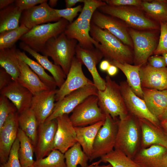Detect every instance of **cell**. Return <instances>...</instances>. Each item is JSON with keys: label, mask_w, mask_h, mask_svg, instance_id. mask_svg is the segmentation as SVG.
I'll list each match as a JSON object with an SVG mask.
<instances>
[{"label": "cell", "mask_w": 167, "mask_h": 167, "mask_svg": "<svg viewBox=\"0 0 167 167\" xmlns=\"http://www.w3.org/2000/svg\"><path fill=\"white\" fill-rule=\"evenodd\" d=\"M47 0H16L15 4L22 11L29 9L38 4L47 2Z\"/></svg>", "instance_id": "obj_46"}, {"label": "cell", "mask_w": 167, "mask_h": 167, "mask_svg": "<svg viewBox=\"0 0 167 167\" xmlns=\"http://www.w3.org/2000/svg\"><path fill=\"white\" fill-rule=\"evenodd\" d=\"M47 2L23 11L20 25L23 24L30 30L37 25L59 20L61 18L58 17L55 9L51 7Z\"/></svg>", "instance_id": "obj_14"}, {"label": "cell", "mask_w": 167, "mask_h": 167, "mask_svg": "<svg viewBox=\"0 0 167 167\" xmlns=\"http://www.w3.org/2000/svg\"><path fill=\"white\" fill-rule=\"evenodd\" d=\"M118 72V68L115 65L111 64L107 72L108 75L111 76H113L115 75Z\"/></svg>", "instance_id": "obj_50"}, {"label": "cell", "mask_w": 167, "mask_h": 167, "mask_svg": "<svg viewBox=\"0 0 167 167\" xmlns=\"http://www.w3.org/2000/svg\"><path fill=\"white\" fill-rule=\"evenodd\" d=\"M77 42L68 38L63 32L49 40L41 53L51 57L54 64L60 66L67 75L75 56Z\"/></svg>", "instance_id": "obj_3"}, {"label": "cell", "mask_w": 167, "mask_h": 167, "mask_svg": "<svg viewBox=\"0 0 167 167\" xmlns=\"http://www.w3.org/2000/svg\"><path fill=\"white\" fill-rule=\"evenodd\" d=\"M111 64L109 61L106 59L103 60L100 63V69L102 71H107Z\"/></svg>", "instance_id": "obj_49"}, {"label": "cell", "mask_w": 167, "mask_h": 167, "mask_svg": "<svg viewBox=\"0 0 167 167\" xmlns=\"http://www.w3.org/2000/svg\"><path fill=\"white\" fill-rule=\"evenodd\" d=\"M160 35L159 42L153 54L158 55L167 53V22H160Z\"/></svg>", "instance_id": "obj_43"}, {"label": "cell", "mask_w": 167, "mask_h": 167, "mask_svg": "<svg viewBox=\"0 0 167 167\" xmlns=\"http://www.w3.org/2000/svg\"><path fill=\"white\" fill-rule=\"evenodd\" d=\"M18 114H10L0 129V165L7 161L12 147L17 137L19 128Z\"/></svg>", "instance_id": "obj_16"}, {"label": "cell", "mask_w": 167, "mask_h": 167, "mask_svg": "<svg viewBox=\"0 0 167 167\" xmlns=\"http://www.w3.org/2000/svg\"><path fill=\"white\" fill-rule=\"evenodd\" d=\"M19 46L24 51L32 55L38 62L51 74L59 88L61 86L66 78V75L60 66L53 63L49 60L48 57L40 54L22 42L19 43Z\"/></svg>", "instance_id": "obj_27"}, {"label": "cell", "mask_w": 167, "mask_h": 167, "mask_svg": "<svg viewBox=\"0 0 167 167\" xmlns=\"http://www.w3.org/2000/svg\"><path fill=\"white\" fill-rule=\"evenodd\" d=\"M57 128L56 119L39 125L36 142L34 147L36 160L47 156L54 149Z\"/></svg>", "instance_id": "obj_15"}, {"label": "cell", "mask_w": 167, "mask_h": 167, "mask_svg": "<svg viewBox=\"0 0 167 167\" xmlns=\"http://www.w3.org/2000/svg\"><path fill=\"white\" fill-rule=\"evenodd\" d=\"M84 5L78 19L91 21L94 12L100 7L106 4L100 0H84Z\"/></svg>", "instance_id": "obj_40"}, {"label": "cell", "mask_w": 167, "mask_h": 167, "mask_svg": "<svg viewBox=\"0 0 167 167\" xmlns=\"http://www.w3.org/2000/svg\"><path fill=\"white\" fill-rule=\"evenodd\" d=\"M82 8L81 5H79L71 8H66L62 9H55V11L59 18H64L67 20L69 23H71L73 22L74 19L77 15L78 13L81 12Z\"/></svg>", "instance_id": "obj_44"}, {"label": "cell", "mask_w": 167, "mask_h": 167, "mask_svg": "<svg viewBox=\"0 0 167 167\" xmlns=\"http://www.w3.org/2000/svg\"><path fill=\"white\" fill-rule=\"evenodd\" d=\"M103 125L99 130L93 146L90 162L109 153L114 148L118 131L117 121L107 114Z\"/></svg>", "instance_id": "obj_8"}, {"label": "cell", "mask_w": 167, "mask_h": 167, "mask_svg": "<svg viewBox=\"0 0 167 167\" xmlns=\"http://www.w3.org/2000/svg\"><path fill=\"white\" fill-rule=\"evenodd\" d=\"M165 1L166 2V3H167V0H165Z\"/></svg>", "instance_id": "obj_58"}, {"label": "cell", "mask_w": 167, "mask_h": 167, "mask_svg": "<svg viewBox=\"0 0 167 167\" xmlns=\"http://www.w3.org/2000/svg\"><path fill=\"white\" fill-rule=\"evenodd\" d=\"M99 161L108 163L113 167H140L133 159L122 151L115 149L101 157Z\"/></svg>", "instance_id": "obj_37"}, {"label": "cell", "mask_w": 167, "mask_h": 167, "mask_svg": "<svg viewBox=\"0 0 167 167\" xmlns=\"http://www.w3.org/2000/svg\"><path fill=\"white\" fill-rule=\"evenodd\" d=\"M164 58L166 66H167V53H165L162 54Z\"/></svg>", "instance_id": "obj_57"}, {"label": "cell", "mask_w": 167, "mask_h": 167, "mask_svg": "<svg viewBox=\"0 0 167 167\" xmlns=\"http://www.w3.org/2000/svg\"><path fill=\"white\" fill-rule=\"evenodd\" d=\"M21 11L15 3L0 11V33L15 29L19 27Z\"/></svg>", "instance_id": "obj_32"}, {"label": "cell", "mask_w": 167, "mask_h": 167, "mask_svg": "<svg viewBox=\"0 0 167 167\" xmlns=\"http://www.w3.org/2000/svg\"><path fill=\"white\" fill-rule=\"evenodd\" d=\"M100 12L116 17L132 28L141 30H158L160 26L146 17L139 7L115 6L106 4L99 7Z\"/></svg>", "instance_id": "obj_5"}, {"label": "cell", "mask_w": 167, "mask_h": 167, "mask_svg": "<svg viewBox=\"0 0 167 167\" xmlns=\"http://www.w3.org/2000/svg\"><path fill=\"white\" fill-rule=\"evenodd\" d=\"M128 32L134 48L133 63L135 65L146 63L156 49L157 38L149 31H139L130 28Z\"/></svg>", "instance_id": "obj_9"}, {"label": "cell", "mask_w": 167, "mask_h": 167, "mask_svg": "<svg viewBox=\"0 0 167 167\" xmlns=\"http://www.w3.org/2000/svg\"><path fill=\"white\" fill-rule=\"evenodd\" d=\"M67 167H88V156L80 145L76 143L64 153Z\"/></svg>", "instance_id": "obj_36"}, {"label": "cell", "mask_w": 167, "mask_h": 167, "mask_svg": "<svg viewBox=\"0 0 167 167\" xmlns=\"http://www.w3.org/2000/svg\"><path fill=\"white\" fill-rule=\"evenodd\" d=\"M118 19L97 10L93 13L91 22L101 29L107 30L124 44L133 48L126 25Z\"/></svg>", "instance_id": "obj_13"}, {"label": "cell", "mask_w": 167, "mask_h": 167, "mask_svg": "<svg viewBox=\"0 0 167 167\" xmlns=\"http://www.w3.org/2000/svg\"><path fill=\"white\" fill-rule=\"evenodd\" d=\"M90 34L98 42L95 47L101 52L105 59L110 62L115 61L121 63H133V54L130 47L108 31L91 22Z\"/></svg>", "instance_id": "obj_1"}, {"label": "cell", "mask_w": 167, "mask_h": 167, "mask_svg": "<svg viewBox=\"0 0 167 167\" xmlns=\"http://www.w3.org/2000/svg\"><path fill=\"white\" fill-rule=\"evenodd\" d=\"M148 61L149 64L152 66L156 68L166 67V65L162 56L155 55L150 56Z\"/></svg>", "instance_id": "obj_47"}, {"label": "cell", "mask_w": 167, "mask_h": 167, "mask_svg": "<svg viewBox=\"0 0 167 167\" xmlns=\"http://www.w3.org/2000/svg\"><path fill=\"white\" fill-rule=\"evenodd\" d=\"M105 87L103 90H98V104L103 112L109 115L114 120L124 118L128 114L119 85L108 75L105 77Z\"/></svg>", "instance_id": "obj_4"}, {"label": "cell", "mask_w": 167, "mask_h": 167, "mask_svg": "<svg viewBox=\"0 0 167 167\" xmlns=\"http://www.w3.org/2000/svg\"><path fill=\"white\" fill-rule=\"evenodd\" d=\"M57 128L54 149L64 153L77 142L75 127L68 114H64L56 118Z\"/></svg>", "instance_id": "obj_18"}, {"label": "cell", "mask_w": 167, "mask_h": 167, "mask_svg": "<svg viewBox=\"0 0 167 167\" xmlns=\"http://www.w3.org/2000/svg\"><path fill=\"white\" fill-rule=\"evenodd\" d=\"M154 20L167 22V3L165 0H143L139 7Z\"/></svg>", "instance_id": "obj_33"}, {"label": "cell", "mask_w": 167, "mask_h": 167, "mask_svg": "<svg viewBox=\"0 0 167 167\" xmlns=\"http://www.w3.org/2000/svg\"><path fill=\"white\" fill-rule=\"evenodd\" d=\"M142 88L143 99L148 109L158 118L167 109V90Z\"/></svg>", "instance_id": "obj_26"}, {"label": "cell", "mask_w": 167, "mask_h": 167, "mask_svg": "<svg viewBox=\"0 0 167 167\" xmlns=\"http://www.w3.org/2000/svg\"><path fill=\"white\" fill-rule=\"evenodd\" d=\"M83 64L75 56L66 80L61 86L57 89L55 97L56 102L61 101L66 96L75 90L87 86L94 84L93 81L84 74L82 68Z\"/></svg>", "instance_id": "obj_11"}, {"label": "cell", "mask_w": 167, "mask_h": 167, "mask_svg": "<svg viewBox=\"0 0 167 167\" xmlns=\"http://www.w3.org/2000/svg\"><path fill=\"white\" fill-rule=\"evenodd\" d=\"M118 131L114 149L133 159L141 149V133L139 118L129 113L116 120Z\"/></svg>", "instance_id": "obj_2"}, {"label": "cell", "mask_w": 167, "mask_h": 167, "mask_svg": "<svg viewBox=\"0 0 167 167\" xmlns=\"http://www.w3.org/2000/svg\"><path fill=\"white\" fill-rule=\"evenodd\" d=\"M106 115L100 108L96 95L90 96L73 110L70 120L74 127H82L105 120Z\"/></svg>", "instance_id": "obj_7"}, {"label": "cell", "mask_w": 167, "mask_h": 167, "mask_svg": "<svg viewBox=\"0 0 167 167\" xmlns=\"http://www.w3.org/2000/svg\"><path fill=\"white\" fill-rule=\"evenodd\" d=\"M15 45L13 47L0 49V65L11 77L17 81L20 74L18 58L16 53Z\"/></svg>", "instance_id": "obj_31"}, {"label": "cell", "mask_w": 167, "mask_h": 167, "mask_svg": "<svg viewBox=\"0 0 167 167\" xmlns=\"http://www.w3.org/2000/svg\"><path fill=\"white\" fill-rule=\"evenodd\" d=\"M18 121L19 128L30 139L34 147L39 125L34 113L30 108L25 110L18 114Z\"/></svg>", "instance_id": "obj_30"}, {"label": "cell", "mask_w": 167, "mask_h": 167, "mask_svg": "<svg viewBox=\"0 0 167 167\" xmlns=\"http://www.w3.org/2000/svg\"><path fill=\"white\" fill-rule=\"evenodd\" d=\"M58 1L57 0H50L48 2V4L51 7L53 8L56 6Z\"/></svg>", "instance_id": "obj_56"}, {"label": "cell", "mask_w": 167, "mask_h": 167, "mask_svg": "<svg viewBox=\"0 0 167 167\" xmlns=\"http://www.w3.org/2000/svg\"><path fill=\"white\" fill-rule=\"evenodd\" d=\"M34 167L33 166H30V167Z\"/></svg>", "instance_id": "obj_59"}, {"label": "cell", "mask_w": 167, "mask_h": 167, "mask_svg": "<svg viewBox=\"0 0 167 167\" xmlns=\"http://www.w3.org/2000/svg\"><path fill=\"white\" fill-rule=\"evenodd\" d=\"M166 148H167V147Z\"/></svg>", "instance_id": "obj_60"}, {"label": "cell", "mask_w": 167, "mask_h": 167, "mask_svg": "<svg viewBox=\"0 0 167 167\" xmlns=\"http://www.w3.org/2000/svg\"><path fill=\"white\" fill-rule=\"evenodd\" d=\"M11 101L6 97L0 96V129L2 128L9 115L17 112V109Z\"/></svg>", "instance_id": "obj_41"}, {"label": "cell", "mask_w": 167, "mask_h": 167, "mask_svg": "<svg viewBox=\"0 0 167 167\" xmlns=\"http://www.w3.org/2000/svg\"><path fill=\"white\" fill-rule=\"evenodd\" d=\"M18 58L20 74L17 82L19 84L28 90L33 95L43 91L51 89L41 80L26 63Z\"/></svg>", "instance_id": "obj_25"}, {"label": "cell", "mask_w": 167, "mask_h": 167, "mask_svg": "<svg viewBox=\"0 0 167 167\" xmlns=\"http://www.w3.org/2000/svg\"><path fill=\"white\" fill-rule=\"evenodd\" d=\"M109 5L115 6H132L139 7L142 1L140 0H103Z\"/></svg>", "instance_id": "obj_45"}, {"label": "cell", "mask_w": 167, "mask_h": 167, "mask_svg": "<svg viewBox=\"0 0 167 167\" xmlns=\"http://www.w3.org/2000/svg\"><path fill=\"white\" fill-rule=\"evenodd\" d=\"M133 160L140 167H167V149L158 145L141 148Z\"/></svg>", "instance_id": "obj_20"}, {"label": "cell", "mask_w": 167, "mask_h": 167, "mask_svg": "<svg viewBox=\"0 0 167 167\" xmlns=\"http://www.w3.org/2000/svg\"><path fill=\"white\" fill-rule=\"evenodd\" d=\"M91 20L77 18L66 27L64 33L69 38L76 40L78 44L84 49L94 48L98 44L91 36Z\"/></svg>", "instance_id": "obj_21"}, {"label": "cell", "mask_w": 167, "mask_h": 167, "mask_svg": "<svg viewBox=\"0 0 167 167\" xmlns=\"http://www.w3.org/2000/svg\"><path fill=\"white\" fill-rule=\"evenodd\" d=\"M17 137L20 143L18 155L21 167L32 166L35 161L33 160L35 152L33 145L28 137L19 128Z\"/></svg>", "instance_id": "obj_34"}, {"label": "cell", "mask_w": 167, "mask_h": 167, "mask_svg": "<svg viewBox=\"0 0 167 167\" xmlns=\"http://www.w3.org/2000/svg\"><path fill=\"white\" fill-rule=\"evenodd\" d=\"M142 88L167 90V67L156 68L147 62L140 69Z\"/></svg>", "instance_id": "obj_22"}, {"label": "cell", "mask_w": 167, "mask_h": 167, "mask_svg": "<svg viewBox=\"0 0 167 167\" xmlns=\"http://www.w3.org/2000/svg\"><path fill=\"white\" fill-rule=\"evenodd\" d=\"M119 85L129 113L139 118L147 119L157 126H161L158 118L150 112L143 99L134 92L126 81H122Z\"/></svg>", "instance_id": "obj_12"}, {"label": "cell", "mask_w": 167, "mask_h": 167, "mask_svg": "<svg viewBox=\"0 0 167 167\" xmlns=\"http://www.w3.org/2000/svg\"><path fill=\"white\" fill-rule=\"evenodd\" d=\"M0 94L13 103L16 107L18 114L30 108L33 95L17 82L12 81L0 90Z\"/></svg>", "instance_id": "obj_23"}, {"label": "cell", "mask_w": 167, "mask_h": 167, "mask_svg": "<svg viewBox=\"0 0 167 167\" xmlns=\"http://www.w3.org/2000/svg\"><path fill=\"white\" fill-rule=\"evenodd\" d=\"M69 24L66 19L62 18L54 23L37 25L29 30L20 40L34 50L41 53L47 41L64 32Z\"/></svg>", "instance_id": "obj_6"}, {"label": "cell", "mask_w": 167, "mask_h": 167, "mask_svg": "<svg viewBox=\"0 0 167 167\" xmlns=\"http://www.w3.org/2000/svg\"><path fill=\"white\" fill-rule=\"evenodd\" d=\"M15 0H0V9L2 10L14 3Z\"/></svg>", "instance_id": "obj_51"}, {"label": "cell", "mask_w": 167, "mask_h": 167, "mask_svg": "<svg viewBox=\"0 0 167 167\" xmlns=\"http://www.w3.org/2000/svg\"><path fill=\"white\" fill-rule=\"evenodd\" d=\"M160 124L163 131L167 136V121H161Z\"/></svg>", "instance_id": "obj_54"}, {"label": "cell", "mask_w": 167, "mask_h": 167, "mask_svg": "<svg viewBox=\"0 0 167 167\" xmlns=\"http://www.w3.org/2000/svg\"><path fill=\"white\" fill-rule=\"evenodd\" d=\"M19 145V141L17 137L11 150L7 161L1 165L0 167H21L18 155Z\"/></svg>", "instance_id": "obj_42"}, {"label": "cell", "mask_w": 167, "mask_h": 167, "mask_svg": "<svg viewBox=\"0 0 167 167\" xmlns=\"http://www.w3.org/2000/svg\"><path fill=\"white\" fill-rule=\"evenodd\" d=\"M105 121L82 127H75L76 141L81 145L89 159L91 156L94 141L97 134L104 123Z\"/></svg>", "instance_id": "obj_28"}, {"label": "cell", "mask_w": 167, "mask_h": 167, "mask_svg": "<svg viewBox=\"0 0 167 167\" xmlns=\"http://www.w3.org/2000/svg\"><path fill=\"white\" fill-rule=\"evenodd\" d=\"M57 90H44L33 95L30 109L34 113L39 125L44 123L52 113Z\"/></svg>", "instance_id": "obj_19"}, {"label": "cell", "mask_w": 167, "mask_h": 167, "mask_svg": "<svg viewBox=\"0 0 167 167\" xmlns=\"http://www.w3.org/2000/svg\"><path fill=\"white\" fill-rule=\"evenodd\" d=\"M158 118L160 122L163 121H167V109L163 114L159 116Z\"/></svg>", "instance_id": "obj_55"}, {"label": "cell", "mask_w": 167, "mask_h": 167, "mask_svg": "<svg viewBox=\"0 0 167 167\" xmlns=\"http://www.w3.org/2000/svg\"><path fill=\"white\" fill-rule=\"evenodd\" d=\"M75 57L86 66L98 90H104L105 87V79L101 76L96 68V65L103 57L101 52L96 47L90 49H84L78 44L76 48Z\"/></svg>", "instance_id": "obj_17"}, {"label": "cell", "mask_w": 167, "mask_h": 167, "mask_svg": "<svg viewBox=\"0 0 167 167\" xmlns=\"http://www.w3.org/2000/svg\"><path fill=\"white\" fill-rule=\"evenodd\" d=\"M98 91L94 84L85 86L71 92L61 101L55 102L52 113L45 121L56 119L64 114H68L88 96L93 95L97 96Z\"/></svg>", "instance_id": "obj_10"}, {"label": "cell", "mask_w": 167, "mask_h": 167, "mask_svg": "<svg viewBox=\"0 0 167 167\" xmlns=\"http://www.w3.org/2000/svg\"><path fill=\"white\" fill-rule=\"evenodd\" d=\"M64 153L53 149L46 157L35 161L34 167H67Z\"/></svg>", "instance_id": "obj_39"}, {"label": "cell", "mask_w": 167, "mask_h": 167, "mask_svg": "<svg viewBox=\"0 0 167 167\" xmlns=\"http://www.w3.org/2000/svg\"><path fill=\"white\" fill-rule=\"evenodd\" d=\"M141 128V148L158 145L167 148V136L161 126H157L149 121L139 118Z\"/></svg>", "instance_id": "obj_24"}, {"label": "cell", "mask_w": 167, "mask_h": 167, "mask_svg": "<svg viewBox=\"0 0 167 167\" xmlns=\"http://www.w3.org/2000/svg\"><path fill=\"white\" fill-rule=\"evenodd\" d=\"M29 29L23 24L18 28L0 33V49L11 48Z\"/></svg>", "instance_id": "obj_38"}, {"label": "cell", "mask_w": 167, "mask_h": 167, "mask_svg": "<svg viewBox=\"0 0 167 167\" xmlns=\"http://www.w3.org/2000/svg\"><path fill=\"white\" fill-rule=\"evenodd\" d=\"M65 1L66 8H71L78 2H83L84 0H65Z\"/></svg>", "instance_id": "obj_52"}, {"label": "cell", "mask_w": 167, "mask_h": 167, "mask_svg": "<svg viewBox=\"0 0 167 167\" xmlns=\"http://www.w3.org/2000/svg\"><path fill=\"white\" fill-rule=\"evenodd\" d=\"M13 80L11 76L2 68H0V90L10 84Z\"/></svg>", "instance_id": "obj_48"}, {"label": "cell", "mask_w": 167, "mask_h": 167, "mask_svg": "<svg viewBox=\"0 0 167 167\" xmlns=\"http://www.w3.org/2000/svg\"><path fill=\"white\" fill-rule=\"evenodd\" d=\"M17 56L26 63L38 76L41 80L51 89H56V83L52 76L48 74L44 68L37 62L28 57L24 52L16 49Z\"/></svg>", "instance_id": "obj_35"}, {"label": "cell", "mask_w": 167, "mask_h": 167, "mask_svg": "<svg viewBox=\"0 0 167 167\" xmlns=\"http://www.w3.org/2000/svg\"><path fill=\"white\" fill-rule=\"evenodd\" d=\"M110 62L122 71L126 78V81L134 92L139 97L143 99L139 72L142 65H132L126 63H121L115 61Z\"/></svg>", "instance_id": "obj_29"}, {"label": "cell", "mask_w": 167, "mask_h": 167, "mask_svg": "<svg viewBox=\"0 0 167 167\" xmlns=\"http://www.w3.org/2000/svg\"><path fill=\"white\" fill-rule=\"evenodd\" d=\"M100 163V162L98 161L93 163L91 165L88 166V167H113L110 164H109L107 165H99V164Z\"/></svg>", "instance_id": "obj_53"}]
</instances>
